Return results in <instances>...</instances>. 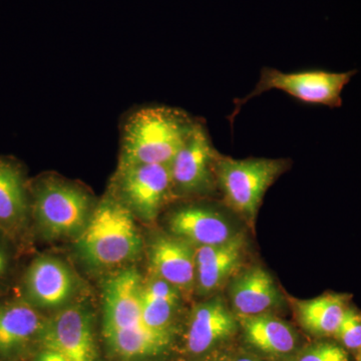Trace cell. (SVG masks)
Returning a JSON list of instances; mask_svg holds the SVG:
<instances>
[{
	"label": "cell",
	"mask_w": 361,
	"mask_h": 361,
	"mask_svg": "<svg viewBox=\"0 0 361 361\" xmlns=\"http://www.w3.org/2000/svg\"><path fill=\"white\" fill-rule=\"evenodd\" d=\"M135 218L109 190L96 203L84 231L75 238L78 255L97 269H111L132 262L142 248Z\"/></svg>",
	"instance_id": "1"
},
{
	"label": "cell",
	"mask_w": 361,
	"mask_h": 361,
	"mask_svg": "<svg viewBox=\"0 0 361 361\" xmlns=\"http://www.w3.org/2000/svg\"><path fill=\"white\" fill-rule=\"evenodd\" d=\"M196 121L186 111L169 106L135 111L123 127L118 165H171Z\"/></svg>",
	"instance_id": "2"
},
{
	"label": "cell",
	"mask_w": 361,
	"mask_h": 361,
	"mask_svg": "<svg viewBox=\"0 0 361 361\" xmlns=\"http://www.w3.org/2000/svg\"><path fill=\"white\" fill-rule=\"evenodd\" d=\"M30 193L33 219L45 238H77L96 206L85 188L56 175L39 178Z\"/></svg>",
	"instance_id": "3"
},
{
	"label": "cell",
	"mask_w": 361,
	"mask_h": 361,
	"mask_svg": "<svg viewBox=\"0 0 361 361\" xmlns=\"http://www.w3.org/2000/svg\"><path fill=\"white\" fill-rule=\"evenodd\" d=\"M289 169L285 159L248 158L219 155L216 161L217 188L234 212L253 225L266 192Z\"/></svg>",
	"instance_id": "4"
},
{
	"label": "cell",
	"mask_w": 361,
	"mask_h": 361,
	"mask_svg": "<svg viewBox=\"0 0 361 361\" xmlns=\"http://www.w3.org/2000/svg\"><path fill=\"white\" fill-rule=\"evenodd\" d=\"M356 71L344 73L312 70L283 73L273 68H263L258 84L250 94L234 101L235 109L228 116L231 127L242 106L253 97L272 90H281L297 101L329 108H341L342 90L350 82Z\"/></svg>",
	"instance_id": "5"
},
{
	"label": "cell",
	"mask_w": 361,
	"mask_h": 361,
	"mask_svg": "<svg viewBox=\"0 0 361 361\" xmlns=\"http://www.w3.org/2000/svg\"><path fill=\"white\" fill-rule=\"evenodd\" d=\"M110 190L133 215L154 222L169 202L175 198L171 165H118Z\"/></svg>",
	"instance_id": "6"
},
{
	"label": "cell",
	"mask_w": 361,
	"mask_h": 361,
	"mask_svg": "<svg viewBox=\"0 0 361 361\" xmlns=\"http://www.w3.org/2000/svg\"><path fill=\"white\" fill-rule=\"evenodd\" d=\"M214 149L205 123L197 120L192 132L171 163L176 197L205 196L217 189Z\"/></svg>",
	"instance_id": "7"
},
{
	"label": "cell",
	"mask_w": 361,
	"mask_h": 361,
	"mask_svg": "<svg viewBox=\"0 0 361 361\" xmlns=\"http://www.w3.org/2000/svg\"><path fill=\"white\" fill-rule=\"evenodd\" d=\"M39 337L44 348L58 351L66 361H99L92 316L82 306L61 310L45 322Z\"/></svg>",
	"instance_id": "8"
},
{
	"label": "cell",
	"mask_w": 361,
	"mask_h": 361,
	"mask_svg": "<svg viewBox=\"0 0 361 361\" xmlns=\"http://www.w3.org/2000/svg\"><path fill=\"white\" fill-rule=\"evenodd\" d=\"M142 282L135 268H125L106 278L102 296L104 336L146 327L142 320Z\"/></svg>",
	"instance_id": "9"
},
{
	"label": "cell",
	"mask_w": 361,
	"mask_h": 361,
	"mask_svg": "<svg viewBox=\"0 0 361 361\" xmlns=\"http://www.w3.org/2000/svg\"><path fill=\"white\" fill-rule=\"evenodd\" d=\"M75 289L77 281L71 268L52 256L35 258L23 277L25 300L37 310H54L66 305Z\"/></svg>",
	"instance_id": "10"
},
{
	"label": "cell",
	"mask_w": 361,
	"mask_h": 361,
	"mask_svg": "<svg viewBox=\"0 0 361 361\" xmlns=\"http://www.w3.org/2000/svg\"><path fill=\"white\" fill-rule=\"evenodd\" d=\"M169 228L173 236L195 247L220 245L240 234L225 214L201 204L176 209L169 217Z\"/></svg>",
	"instance_id": "11"
},
{
	"label": "cell",
	"mask_w": 361,
	"mask_h": 361,
	"mask_svg": "<svg viewBox=\"0 0 361 361\" xmlns=\"http://www.w3.org/2000/svg\"><path fill=\"white\" fill-rule=\"evenodd\" d=\"M151 275L165 280L182 293L196 288V247L175 236H161L149 248Z\"/></svg>",
	"instance_id": "12"
},
{
	"label": "cell",
	"mask_w": 361,
	"mask_h": 361,
	"mask_svg": "<svg viewBox=\"0 0 361 361\" xmlns=\"http://www.w3.org/2000/svg\"><path fill=\"white\" fill-rule=\"evenodd\" d=\"M246 240L240 233L220 245L196 247V289L200 295L219 290L238 272L245 256Z\"/></svg>",
	"instance_id": "13"
},
{
	"label": "cell",
	"mask_w": 361,
	"mask_h": 361,
	"mask_svg": "<svg viewBox=\"0 0 361 361\" xmlns=\"http://www.w3.org/2000/svg\"><path fill=\"white\" fill-rule=\"evenodd\" d=\"M229 295L237 316L268 314L284 304L274 279L260 266L248 268L233 278Z\"/></svg>",
	"instance_id": "14"
},
{
	"label": "cell",
	"mask_w": 361,
	"mask_h": 361,
	"mask_svg": "<svg viewBox=\"0 0 361 361\" xmlns=\"http://www.w3.org/2000/svg\"><path fill=\"white\" fill-rule=\"evenodd\" d=\"M238 319L220 298L198 304L190 318L187 348L193 355H202L236 332Z\"/></svg>",
	"instance_id": "15"
},
{
	"label": "cell",
	"mask_w": 361,
	"mask_h": 361,
	"mask_svg": "<svg viewBox=\"0 0 361 361\" xmlns=\"http://www.w3.org/2000/svg\"><path fill=\"white\" fill-rule=\"evenodd\" d=\"M30 190L23 169L13 160L0 158V231L18 234L30 211Z\"/></svg>",
	"instance_id": "16"
},
{
	"label": "cell",
	"mask_w": 361,
	"mask_h": 361,
	"mask_svg": "<svg viewBox=\"0 0 361 361\" xmlns=\"http://www.w3.org/2000/svg\"><path fill=\"white\" fill-rule=\"evenodd\" d=\"M45 322L25 300L0 304V355L8 356L40 336Z\"/></svg>",
	"instance_id": "17"
},
{
	"label": "cell",
	"mask_w": 361,
	"mask_h": 361,
	"mask_svg": "<svg viewBox=\"0 0 361 361\" xmlns=\"http://www.w3.org/2000/svg\"><path fill=\"white\" fill-rule=\"evenodd\" d=\"M247 342L258 350L272 355H285L296 348L293 329L276 316H237Z\"/></svg>",
	"instance_id": "18"
},
{
	"label": "cell",
	"mask_w": 361,
	"mask_h": 361,
	"mask_svg": "<svg viewBox=\"0 0 361 361\" xmlns=\"http://www.w3.org/2000/svg\"><path fill=\"white\" fill-rule=\"evenodd\" d=\"M182 293L172 284L151 275L142 282V320L145 326L163 336H171V325Z\"/></svg>",
	"instance_id": "19"
},
{
	"label": "cell",
	"mask_w": 361,
	"mask_h": 361,
	"mask_svg": "<svg viewBox=\"0 0 361 361\" xmlns=\"http://www.w3.org/2000/svg\"><path fill=\"white\" fill-rule=\"evenodd\" d=\"M295 313L303 329L317 336L336 334L348 305V296L325 294L310 300L295 301Z\"/></svg>",
	"instance_id": "20"
},
{
	"label": "cell",
	"mask_w": 361,
	"mask_h": 361,
	"mask_svg": "<svg viewBox=\"0 0 361 361\" xmlns=\"http://www.w3.org/2000/svg\"><path fill=\"white\" fill-rule=\"evenodd\" d=\"M104 338L114 355L121 360L132 361L160 355L170 344L171 336H163L141 327L115 332Z\"/></svg>",
	"instance_id": "21"
},
{
	"label": "cell",
	"mask_w": 361,
	"mask_h": 361,
	"mask_svg": "<svg viewBox=\"0 0 361 361\" xmlns=\"http://www.w3.org/2000/svg\"><path fill=\"white\" fill-rule=\"evenodd\" d=\"M334 336L344 348L357 353L361 348V313L355 308H346Z\"/></svg>",
	"instance_id": "22"
},
{
	"label": "cell",
	"mask_w": 361,
	"mask_h": 361,
	"mask_svg": "<svg viewBox=\"0 0 361 361\" xmlns=\"http://www.w3.org/2000/svg\"><path fill=\"white\" fill-rule=\"evenodd\" d=\"M295 361H349L343 346L332 342H320L303 351Z\"/></svg>",
	"instance_id": "23"
},
{
	"label": "cell",
	"mask_w": 361,
	"mask_h": 361,
	"mask_svg": "<svg viewBox=\"0 0 361 361\" xmlns=\"http://www.w3.org/2000/svg\"><path fill=\"white\" fill-rule=\"evenodd\" d=\"M9 265H11V253L6 242L0 236V281L6 276Z\"/></svg>",
	"instance_id": "24"
},
{
	"label": "cell",
	"mask_w": 361,
	"mask_h": 361,
	"mask_svg": "<svg viewBox=\"0 0 361 361\" xmlns=\"http://www.w3.org/2000/svg\"><path fill=\"white\" fill-rule=\"evenodd\" d=\"M35 361H66V360L58 351L44 348V350L40 351L39 355H37Z\"/></svg>",
	"instance_id": "25"
},
{
	"label": "cell",
	"mask_w": 361,
	"mask_h": 361,
	"mask_svg": "<svg viewBox=\"0 0 361 361\" xmlns=\"http://www.w3.org/2000/svg\"><path fill=\"white\" fill-rule=\"evenodd\" d=\"M232 361H260L256 360V358L248 357V356H240V357L235 358L234 360Z\"/></svg>",
	"instance_id": "26"
},
{
	"label": "cell",
	"mask_w": 361,
	"mask_h": 361,
	"mask_svg": "<svg viewBox=\"0 0 361 361\" xmlns=\"http://www.w3.org/2000/svg\"><path fill=\"white\" fill-rule=\"evenodd\" d=\"M356 361H361V348L357 351V355H356Z\"/></svg>",
	"instance_id": "27"
}]
</instances>
